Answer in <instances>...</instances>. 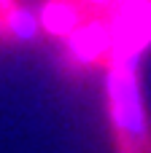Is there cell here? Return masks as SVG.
I'll return each instance as SVG.
<instances>
[{
  "label": "cell",
  "mask_w": 151,
  "mask_h": 153,
  "mask_svg": "<svg viewBox=\"0 0 151 153\" xmlns=\"http://www.w3.org/2000/svg\"><path fill=\"white\" fill-rule=\"evenodd\" d=\"M43 24H46L49 32L70 35L81 24V13H78L76 5H68V3H49L43 8Z\"/></svg>",
  "instance_id": "4"
},
{
  "label": "cell",
  "mask_w": 151,
  "mask_h": 153,
  "mask_svg": "<svg viewBox=\"0 0 151 153\" xmlns=\"http://www.w3.org/2000/svg\"><path fill=\"white\" fill-rule=\"evenodd\" d=\"M119 0H84V5H89V8H103V11H113V5H116Z\"/></svg>",
  "instance_id": "5"
},
{
  "label": "cell",
  "mask_w": 151,
  "mask_h": 153,
  "mask_svg": "<svg viewBox=\"0 0 151 153\" xmlns=\"http://www.w3.org/2000/svg\"><path fill=\"white\" fill-rule=\"evenodd\" d=\"M108 59H111V75H108L111 118H113L119 153H151V126L146 121L138 75H135L138 56L111 54Z\"/></svg>",
  "instance_id": "1"
},
{
  "label": "cell",
  "mask_w": 151,
  "mask_h": 153,
  "mask_svg": "<svg viewBox=\"0 0 151 153\" xmlns=\"http://www.w3.org/2000/svg\"><path fill=\"white\" fill-rule=\"evenodd\" d=\"M70 46H73L76 56L89 59V62H97V59L108 56L111 48H113V30H111V22H105V19H92V22L78 24V27L70 32Z\"/></svg>",
  "instance_id": "3"
},
{
  "label": "cell",
  "mask_w": 151,
  "mask_h": 153,
  "mask_svg": "<svg viewBox=\"0 0 151 153\" xmlns=\"http://www.w3.org/2000/svg\"><path fill=\"white\" fill-rule=\"evenodd\" d=\"M108 22L113 30L111 54L138 56V51L151 40V0H119Z\"/></svg>",
  "instance_id": "2"
}]
</instances>
